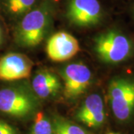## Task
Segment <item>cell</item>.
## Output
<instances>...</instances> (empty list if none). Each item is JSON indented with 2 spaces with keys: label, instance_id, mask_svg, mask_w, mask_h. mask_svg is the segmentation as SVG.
I'll return each mask as SVG.
<instances>
[{
  "label": "cell",
  "instance_id": "cell-4",
  "mask_svg": "<svg viewBox=\"0 0 134 134\" xmlns=\"http://www.w3.org/2000/svg\"><path fill=\"white\" fill-rule=\"evenodd\" d=\"M37 107L35 97L22 88L0 90V112L15 118H26Z\"/></svg>",
  "mask_w": 134,
  "mask_h": 134
},
{
  "label": "cell",
  "instance_id": "cell-3",
  "mask_svg": "<svg viewBox=\"0 0 134 134\" xmlns=\"http://www.w3.org/2000/svg\"><path fill=\"white\" fill-rule=\"evenodd\" d=\"M107 97L115 118L124 121L134 112V81L115 78L110 82Z\"/></svg>",
  "mask_w": 134,
  "mask_h": 134
},
{
  "label": "cell",
  "instance_id": "cell-6",
  "mask_svg": "<svg viewBox=\"0 0 134 134\" xmlns=\"http://www.w3.org/2000/svg\"><path fill=\"white\" fill-rule=\"evenodd\" d=\"M101 7L98 0H70L67 6L66 17L72 24L90 27L99 23Z\"/></svg>",
  "mask_w": 134,
  "mask_h": 134
},
{
  "label": "cell",
  "instance_id": "cell-15",
  "mask_svg": "<svg viewBox=\"0 0 134 134\" xmlns=\"http://www.w3.org/2000/svg\"><path fill=\"white\" fill-rule=\"evenodd\" d=\"M2 30L0 28V43L2 42Z\"/></svg>",
  "mask_w": 134,
  "mask_h": 134
},
{
  "label": "cell",
  "instance_id": "cell-13",
  "mask_svg": "<svg viewBox=\"0 0 134 134\" xmlns=\"http://www.w3.org/2000/svg\"><path fill=\"white\" fill-rule=\"evenodd\" d=\"M31 134H54L52 124L43 112L35 115Z\"/></svg>",
  "mask_w": 134,
  "mask_h": 134
},
{
  "label": "cell",
  "instance_id": "cell-2",
  "mask_svg": "<svg viewBox=\"0 0 134 134\" xmlns=\"http://www.w3.org/2000/svg\"><path fill=\"white\" fill-rule=\"evenodd\" d=\"M94 49L98 57L106 63H119L132 52V43L128 37L116 31H108L95 39Z\"/></svg>",
  "mask_w": 134,
  "mask_h": 134
},
{
  "label": "cell",
  "instance_id": "cell-7",
  "mask_svg": "<svg viewBox=\"0 0 134 134\" xmlns=\"http://www.w3.org/2000/svg\"><path fill=\"white\" fill-rule=\"evenodd\" d=\"M33 63L26 55L9 53L0 58V81H11L28 78Z\"/></svg>",
  "mask_w": 134,
  "mask_h": 134
},
{
  "label": "cell",
  "instance_id": "cell-11",
  "mask_svg": "<svg viewBox=\"0 0 134 134\" xmlns=\"http://www.w3.org/2000/svg\"><path fill=\"white\" fill-rule=\"evenodd\" d=\"M52 126L54 134H88L80 126L60 117L54 119Z\"/></svg>",
  "mask_w": 134,
  "mask_h": 134
},
{
  "label": "cell",
  "instance_id": "cell-9",
  "mask_svg": "<svg viewBox=\"0 0 134 134\" xmlns=\"http://www.w3.org/2000/svg\"><path fill=\"white\" fill-rule=\"evenodd\" d=\"M76 119L89 127L97 128L106 119L102 98L98 94H92L83 101L76 114Z\"/></svg>",
  "mask_w": 134,
  "mask_h": 134
},
{
  "label": "cell",
  "instance_id": "cell-1",
  "mask_svg": "<svg viewBox=\"0 0 134 134\" xmlns=\"http://www.w3.org/2000/svg\"><path fill=\"white\" fill-rule=\"evenodd\" d=\"M52 20V8L44 2L38 8L24 15L16 33V41L20 46L31 48L43 41Z\"/></svg>",
  "mask_w": 134,
  "mask_h": 134
},
{
  "label": "cell",
  "instance_id": "cell-16",
  "mask_svg": "<svg viewBox=\"0 0 134 134\" xmlns=\"http://www.w3.org/2000/svg\"><path fill=\"white\" fill-rule=\"evenodd\" d=\"M107 134H119V133H113V132H110V133H107Z\"/></svg>",
  "mask_w": 134,
  "mask_h": 134
},
{
  "label": "cell",
  "instance_id": "cell-10",
  "mask_svg": "<svg viewBox=\"0 0 134 134\" xmlns=\"http://www.w3.org/2000/svg\"><path fill=\"white\" fill-rule=\"evenodd\" d=\"M34 92L41 98H47L54 96L60 90L61 83L58 77L49 70H40L32 81Z\"/></svg>",
  "mask_w": 134,
  "mask_h": 134
},
{
  "label": "cell",
  "instance_id": "cell-14",
  "mask_svg": "<svg viewBox=\"0 0 134 134\" xmlns=\"http://www.w3.org/2000/svg\"><path fill=\"white\" fill-rule=\"evenodd\" d=\"M0 134H16V131L8 123L0 120Z\"/></svg>",
  "mask_w": 134,
  "mask_h": 134
},
{
  "label": "cell",
  "instance_id": "cell-5",
  "mask_svg": "<svg viewBox=\"0 0 134 134\" xmlns=\"http://www.w3.org/2000/svg\"><path fill=\"white\" fill-rule=\"evenodd\" d=\"M61 76L65 97L68 99H75L83 94L90 85L92 72L85 64L75 63L64 67Z\"/></svg>",
  "mask_w": 134,
  "mask_h": 134
},
{
  "label": "cell",
  "instance_id": "cell-12",
  "mask_svg": "<svg viewBox=\"0 0 134 134\" xmlns=\"http://www.w3.org/2000/svg\"><path fill=\"white\" fill-rule=\"evenodd\" d=\"M37 0H5L6 8L14 16H23L31 10Z\"/></svg>",
  "mask_w": 134,
  "mask_h": 134
},
{
  "label": "cell",
  "instance_id": "cell-8",
  "mask_svg": "<svg viewBox=\"0 0 134 134\" xmlns=\"http://www.w3.org/2000/svg\"><path fill=\"white\" fill-rule=\"evenodd\" d=\"M80 51L77 39L66 31H59L48 39L46 44L48 57L55 62L66 61Z\"/></svg>",
  "mask_w": 134,
  "mask_h": 134
}]
</instances>
